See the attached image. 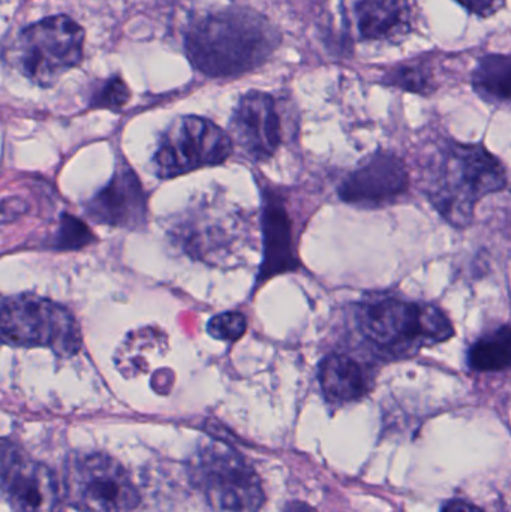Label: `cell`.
<instances>
[{"instance_id":"cell-1","label":"cell","mask_w":511,"mask_h":512,"mask_svg":"<svg viewBox=\"0 0 511 512\" xmlns=\"http://www.w3.org/2000/svg\"><path fill=\"white\" fill-rule=\"evenodd\" d=\"M281 44V33L269 18L245 6L207 12L189 26L186 56L210 78L246 74L264 65Z\"/></svg>"},{"instance_id":"cell-2","label":"cell","mask_w":511,"mask_h":512,"mask_svg":"<svg viewBox=\"0 0 511 512\" xmlns=\"http://www.w3.org/2000/svg\"><path fill=\"white\" fill-rule=\"evenodd\" d=\"M507 185L506 167L482 143L449 140L431 167L426 195L444 221L465 230L473 224L477 204Z\"/></svg>"},{"instance_id":"cell-3","label":"cell","mask_w":511,"mask_h":512,"mask_svg":"<svg viewBox=\"0 0 511 512\" xmlns=\"http://www.w3.org/2000/svg\"><path fill=\"white\" fill-rule=\"evenodd\" d=\"M356 324L372 352L384 361L405 360L455 336L441 307L393 295H372L357 304Z\"/></svg>"},{"instance_id":"cell-4","label":"cell","mask_w":511,"mask_h":512,"mask_svg":"<svg viewBox=\"0 0 511 512\" xmlns=\"http://www.w3.org/2000/svg\"><path fill=\"white\" fill-rule=\"evenodd\" d=\"M189 480L218 512H258L263 484L255 469L230 445L209 441L198 445L188 463Z\"/></svg>"},{"instance_id":"cell-5","label":"cell","mask_w":511,"mask_h":512,"mask_svg":"<svg viewBox=\"0 0 511 512\" xmlns=\"http://www.w3.org/2000/svg\"><path fill=\"white\" fill-rule=\"evenodd\" d=\"M3 342L21 348L45 346L56 354L74 355L81 348V333L72 313L62 304L33 294L3 300L0 312Z\"/></svg>"},{"instance_id":"cell-6","label":"cell","mask_w":511,"mask_h":512,"mask_svg":"<svg viewBox=\"0 0 511 512\" xmlns=\"http://www.w3.org/2000/svg\"><path fill=\"white\" fill-rule=\"evenodd\" d=\"M65 495L81 512H137L140 493L113 457L75 453L65 466Z\"/></svg>"},{"instance_id":"cell-7","label":"cell","mask_w":511,"mask_h":512,"mask_svg":"<svg viewBox=\"0 0 511 512\" xmlns=\"http://www.w3.org/2000/svg\"><path fill=\"white\" fill-rule=\"evenodd\" d=\"M83 27L68 15L42 18L21 30L18 63L21 71L41 87L53 86L84 56Z\"/></svg>"},{"instance_id":"cell-8","label":"cell","mask_w":511,"mask_h":512,"mask_svg":"<svg viewBox=\"0 0 511 512\" xmlns=\"http://www.w3.org/2000/svg\"><path fill=\"white\" fill-rule=\"evenodd\" d=\"M233 153V138L212 120L198 116L179 117L159 141L156 173L162 179L180 176L198 168L222 164Z\"/></svg>"},{"instance_id":"cell-9","label":"cell","mask_w":511,"mask_h":512,"mask_svg":"<svg viewBox=\"0 0 511 512\" xmlns=\"http://www.w3.org/2000/svg\"><path fill=\"white\" fill-rule=\"evenodd\" d=\"M2 489L14 512H60L62 492L53 472L12 442L2 445Z\"/></svg>"},{"instance_id":"cell-10","label":"cell","mask_w":511,"mask_h":512,"mask_svg":"<svg viewBox=\"0 0 511 512\" xmlns=\"http://www.w3.org/2000/svg\"><path fill=\"white\" fill-rule=\"evenodd\" d=\"M410 186V176L402 158L395 153L377 152L339 186V198L351 206L378 209L401 198Z\"/></svg>"},{"instance_id":"cell-11","label":"cell","mask_w":511,"mask_h":512,"mask_svg":"<svg viewBox=\"0 0 511 512\" xmlns=\"http://www.w3.org/2000/svg\"><path fill=\"white\" fill-rule=\"evenodd\" d=\"M341 15L354 41L401 42L417 23L413 0H341Z\"/></svg>"},{"instance_id":"cell-12","label":"cell","mask_w":511,"mask_h":512,"mask_svg":"<svg viewBox=\"0 0 511 512\" xmlns=\"http://www.w3.org/2000/svg\"><path fill=\"white\" fill-rule=\"evenodd\" d=\"M230 135L249 158H272L282 143V122L275 98L260 90L243 95L231 117Z\"/></svg>"},{"instance_id":"cell-13","label":"cell","mask_w":511,"mask_h":512,"mask_svg":"<svg viewBox=\"0 0 511 512\" xmlns=\"http://www.w3.org/2000/svg\"><path fill=\"white\" fill-rule=\"evenodd\" d=\"M87 216L96 224L138 228L146 221L143 186L131 168L122 165L101 192L86 204Z\"/></svg>"},{"instance_id":"cell-14","label":"cell","mask_w":511,"mask_h":512,"mask_svg":"<svg viewBox=\"0 0 511 512\" xmlns=\"http://www.w3.org/2000/svg\"><path fill=\"white\" fill-rule=\"evenodd\" d=\"M264 262L258 280L264 282L299 267L293 242V225L284 201L275 192L266 191L263 209Z\"/></svg>"},{"instance_id":"cell-15","label":"cell","mask_w":511,"mask_h":512,"mask_svg":"<svg viewBox=\"0 0 511 512\" xmlns=\"http://www.w3.org/2000/svg\"><path fill=\"white\" fill-rule=\"evenodd\" d=\"M321 390L332 405L357 402L371 393L375 370L347 354H330L318 370Z\"/></svg>"},{"instance_id":"cell-16","label":"cell","mask_w":511,"mask_h":512,"mask_svg":"<svg viewBox=\"0 0 511 512\" xmlns=\"http://www.w3.org/2000/svg\"><path fill=\"white\" fill-rule=\"evenodd\" d=\"M471 83L477 95L485 101L511 105V56H483L474 68Z\"/></svg>"},{"instance_id":"cell-17","label":"cell","mask_w":511,"mask_h":512,"mask_svg":"<svg viewBox=\"0 0 511 512\" xmlns=\"http://www.w3.org/2000/svg\"><path fill=\"white\" fill-rule=\"evenodd\" d=\"M467 363L479 373L511 369V325H501L479 337L468 349Z\"/></svg>"},{"instance_id":"cell-18","label":"cell","mask_w":511,"mask_h":512,"mask_svg":"<svg viewBox=\"0 0 511 512\" xmlns=\"http://www.w3.org/2000/svg\"><path fill=\"white\" fill-rule=\"evenodd\" d=\"M383 84L422 96L431 95L438 87L434 68L422 59L393 66L384 74Z\"/></svg>"},{"instance_id":"cell-19","label":"cell","mask_w":511,"mask_h":512,"mask_svg":"<svg viewBox=\"0 0 511 512\" xmlns=\"http://www.w3.org/2000/svg\"><path fill=\"white\" fill-rule=\"evenodd\" d=\"M248 322L245 315L239 312H225L213 316L207 324V333L218 340L225 342H236L245 334Z\"/></svg>"},{"instance_id":"cell-20","label":"cell","mask_w":511,"mask_h":512,"mask_svg":"<svg viewBox=\"0 0 511 512\" xmlns=\"http://www.w3.org/2000/svg\"><path fill=\"white\" fill-rule=\"evenodd\" d=\"M131 98L128 86L120 77H113L105 81L92 98V107L108 108V110L119 111L125 107Z\"/></svg>"},{"instance_id":"cell-21","label":"cell","mask_w":511,"mask_h":512,"mask_svg":"<svg viewBox=\"0 0 511 512\" xmlns=\"http://www.w3.org/2000/svg\"><path fill=\"white\" fill-rule=\"evenodd\" d=\"M90 242H93V236L87 225L72 216L63 215L54 245L59 249H78Z\"/></svg>"},{"instance_id":"cell-22","label":"cell","mask_w":511,"mask_h":512,"mask_svg":"<svg viewBox=\"0 0 511 512\" xmlns=\"http://www.w3.org/2000/svg\"><path fill=\"white\" fill-rule=\"evenodd\" d=\"M462 8L477 17H491L503 8L506 0H456Z\"/></svg>"},{"instance_id":"cell-23","label":"cell","mask_w":511,"mask_h":512,"mask_svg":"<svg viewBox=\"0 0 511 512\" xmlns=\"http://www.w3.org/2000/svg\"><path fill=\"white\" fill-rule=\"evenodd\" d=\"M441 512H485L482 508L465 501H449Z\"/></svg>"},{"instance_id":"cell-24","label":"cell","mask_w":511,"mask_h":512,"mask_svg":"<svg viewBox=\"0 0 511 512\" xmlns=\"http://www.w3.org/2000/svg\"><path fill=\"white\" fill-rule=\"evenodd\" d=\"M285 512H315L309 505L303 504V502H290L285 508Z\"/></svg>"}]
</instances>
